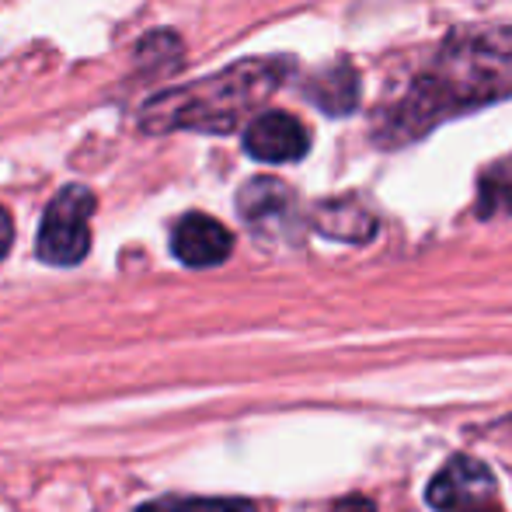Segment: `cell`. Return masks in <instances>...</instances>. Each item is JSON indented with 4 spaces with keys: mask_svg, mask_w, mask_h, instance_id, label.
<instances>
[{
    "mask_svg": "<svg viewBox=\"0 0 512 512\" xmlns=\"http://www.w3.org/2000/svg\"><path fill=\"white\" fill-rule=\"evenodd\" d=\"M512 95V32L453 35L380 115V147H408L443 122Z\"/></svg>",
    "mask_w": 512,
    "mask_h": 512,
    "instance_id": "cell-1",
    "label": "cell"
},
{
    "mask_svg": "<svg viewBox=\"0 0 512 512\" xmlns=\"http://www.w3.org/2000/svg\"><path fill=\"white\" fill-rule=\"evenodd\" d=\"M293 67L297 63L290 56H248L203 81L178 84L154 95L140 108L136 122L150 136L178 133V129L209 136L234 133L237 126H244V119H255L258 105H265L283 88Z\"/></svg>",
    "mask_w": 512,
    "mask_h": 512,
    "instance_id": "cell-2",
    "label": "cell"
},
{
    "mask_svg": "<svg viewBox=\"0 0 512 512\" xmlns=\"http://www.w3.org/2000/svg\"><path fill=\"white\" fill-rule=\"evenodd\" d=\"M98 209V199L88 185H63L49 199L46 213L39 220L35 234V255L56 269L81 265L91 251V216Z\"/></svg>",
    "mask_w": 512,
    "mask_h": 512,
    "instance_id": "cell-3",
    "label": "cell"
},
{
    "mask_svg": "<svg viewBox=\"0 0 512 512\" xmlns=\"http://www.w3.org/2000/svg\"><path fill=\"white\" fill-rule=\"evenodd\" d=\"M307 150H310V133L293 112L269 108V112H258L244 126V154L262 164L304 161Z\"/></svg>",
    "mask_w": 512,
    "mask_h": 512,
    "instance_id": "cell-4",
    "label": "cell"
},
{
    "mask_svg": "<svg viewBox=\"0 0 512 512\" xmlns=\"http://www.w3.org/2000/svg\"><path fill=\"white\" fill-rule=\"evenodd\" d=\"M425 499L439 512H478L495 499L492 471L474 457H453L432 478Z\"/></svg>",
    "mask_w": 512,
    "mask_h": 512,
    "instance_id": "cell-5",
    "label": "cell"
},
{
    "mask_svg": "<svg viewBox=\"0 0 512 512\" xmlns=\"http://www.w3.org/2000/svg\"><path fill=\"white\" fill-rule=\"evenodd\" d=\"M171 251L189 269H213L223 265L234 251V234L209 213H185L171 227Z\"/></svg>",
    "mask_w": 512,
    "mask_h": 512,
    "instance_id": "cell-6",
    "label": "cell"
},
{
    "mask_svg": "<svg viewBox=\"0 0 512 512\" xmlns=\"http://www.w3.org/2000/svg\"><path fill=\"white\" fill-rule=\"evenodd\" d=\"M237 209L255 230H283L297 220V196L279 178H251L237 192Z\"/></svg>",
    "mask_w": 512,
    "mask_h": 512,
    "instance_id": "cell-7",
    "label": "cell"
},
{
    "mask_svg": "<svg viewBox=\"0 0 512 512\" xmlns=\"http://www.w3.org/2000/svg\"><path fill=\"white\" fill-rule=\"evenodd\" d=\"M304 95L328 115H349L359 105V74L349 60H338L331 67L317 70L307 81Z\"/></svg>",
    "mask_w": 512,
    "mask_h": 512,
    "instance_id": "cell-8",
    "label": "cell"
},
{
    "mask_svg": "<svg viewBox=\"0 0 512 512\" xmlns=\"http://www.w3.org/2000/svg\"><path fill=\"white\" fill-rule=\"evenodd\" d=\"M314 227L324 237H335V241H349V244H363L377 234V216L370 209H363L356 199H328L314 209Z\"/></svg>",
    "mask_w": 512,
    "mask_h": 512,
    "instance_id": "cell-9",
    "label": "cell"
},
{
    "mask_svg": "<svg viewBox=\"0 0 512 512\" xmlns=\"http://www.w3.org/2000/svg\"><path fill=\"white\" fill-rule=\"evenodd\" d=\"M478 216H512V154L499 157L478 175Z\"/></svg>",
    "mask_w": 512,
    "mask_h": 512,
    "instance_id": "cell-10",
    "label": "cell"
},
{
    "mask_svg": "<svg viewBox=\"0 0 512 512\" xmlns=\"http://www.w3.org/2000/svg\"><path fill=\"white\" fill-rule=\"evenodd\" d=\"M136 63L140 67H147V70H175L178 63H182V56H185V46H182V39H178L175 32H150V35H143L140 42H136Z\"/></svg>",
    "mask_w": 512,
    "mask_h": 512,
    "instance_id": "cell-11",
    "label": "cell"
},
{
    "mask_svg": "<svg viewBox=\"0 0 512 512\" xmlns=\"http://www.w3.org/2000/svg\"><path fill=\"white\" fill-rule=\"evenodd\" d=\"M140 512H258L248 499H161Z\"/></svg>",
    "mask_w": 512,
    "mask_h": 512,
    "instance_id": "cell-12",
    "label": "cell"
},
{
    "mask_svg": "<svg viewBox=\"0 0 512 512\" xmlns=\"http://www.w3.org/2000/svg\"><path fill=\"white\" fill-rule=\"evenodd\" d=\"M11 244H14V220H11V213H7V209L0 206V262L7 258Z\"/></svg>",
    "mask_w": 512,
    "mask_h": 512,
    "instance_id": "cell-13",
    "label": "cell"
}]
</instances>
